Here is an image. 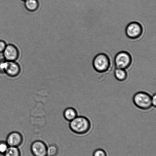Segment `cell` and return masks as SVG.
<instances>
[{
    "instance_id": "obj_1",
    "label": "cell",
    "mask_w": 156,
    "mask_h": 156,
    "mask_svg": "<svg viewBox=\"0 0 156 156\" xmlns=\"http://www.w3.org/2000/svg\"><path fill=\"white\" fill-rule=\"evenodd\" d=\"M70 129L74 133L79 135L87 134L91 128V123L87 117L84 116H77L74 120L70 122Z\"/></svg>"
},
{
    "instance_id": "obj_2",
    "label": "cell",
    "mask_w": 156,
    "mask_h": 156,
    "mask_svg": "<svg viewBox=\"0 0 156 156\" xmlns=\"http://www.w3.org/2000/svg\"><path fill=\"white\" fill-rule=\"evenodd\" d=\"M133 102L137 108L147 111L152 107V96L149 93L140 91L136 93L133 97Z\"/></svg>"
},
{
    "instance_id": "obj_3",
    "label": "cell",
    "mask_w": 156,
    "mask_h": 156,
    "mask_svg": "<svg viewBox=\"0 0 156 156\" xmlns=\"http://www.w3.org/2000/svg\"><path fill=\"white\" fill-rule=\"evenodd\" d=\"M93 66L94 69L98 72L105 73L109 69L111 61L108 55L105 53H99L93 59Z\"/></svg>"
},
{
    "instance_id": "obj_4",
    "label": "cell",
    "mask_w": 156,
    "mask_h": 156,
    "mask_svg": "<svg viewBox=\"0 0 156 156\" xmlns=\"http://www.w3.org/2000/svg\"><path fill=\"white\" fill-rule=\"evenodd\" d=\"M132 62V56L129 53L126 51H121L118 53L114 59L115 65L116 68L126 69L130 66Z\"/></svg>"
},
{
    "instance_id": "obj_5",
    "label": "cell",
    "mask_w": 156,
    "mask_h": 156,
    "mask_svg": "<svg viewBox=\"0 0 156 156\" xmlns=\"http://www.w3.org/2000/svg\"><path fill=\"white\" fill-rule=\"evenodd\" d=\"M143 28L141 24L133 21L130 23L125 29V34L128 38L131 39H136L142 36Z\"/></svg>"
},
{
    "instance_id": "obj_6",
    "label": "cell",
    "mask_w": 156,
    "mask_h": 156,
    "mask_svg": "<svg viewBox=\"0 0 156 156\" xmlns=\"http://www.w3.org/2000/svg\"><path fill=\"white\" fill-rule=\"evenodd\" d=\"M2 53L4 59L9 62L16 61L19 56L17 47L12 44H7Z\"/></svg>"
},
{
    "instance_id": "obj_7",
    "label": "cell",
    "mask_w": 156,
    "mask_h": 156,
    "mask_svg": "<svg viewBox=\"0 0 156 156\" xmlns=\"http://www.w3.org/2000/svg\"><path fill=\"white\" fill-rule=\"evenodd\" d=\"M47 147L43 141L36 140L30 146V151L33 156H47Z\"/></svg>"
},
{
    "instance_id": "obj_8",
    "label": "cell",
    "mask_w": 156,
    "mask_h": 156,
    "mask_svg": "<svg viewBox=\"0 0 156 156\" xmlns=\"http://www.w3.org/2000/svg\"><path fill=\"white\" fill-rule=\"evenodd\" d=\"M23 138L20 133L18 131H13L7 136L6 142L9 147H18L22 144Z\"/></svg>"
},
{
    "instance_id": "obj_9",
    "label": "cell",
    "mask_w": 156,
    "mask_h": 156,
    "mask_svg": "<svg viewBox=\"0 0 156 156\" xmlns=\"http://www.w3.org/2000/svg\"><path fill=\"white\" fill-rule=\"evenodd\" d=\"M21 70L20 66L16 61L9 62L5 73L9 77L14 78L19 75Z\"/></svg>"
},
{
    "instance_id": "obj_10",
    "label": "cell",
    "mask_w": 156,
    "mask_h": 156,
    "mask_svg": "<svg viewBox=\"0 0 156 156\" xmlns=\"http://www.w3.org/2000/svg\"><path fill=\"white\" fill-rule=\"evenodd\" d=\"M24 2V7L27 11L34 12L39 8V4L38 0H26Z\"/></svg>"
},
{
    "instance_id": "obj_11",
    "label": "cell",
    "mask_w": 156,
    "mask_h": 156,
    "mask_svg": "<svg viewBox=\"0 0 156 156\" xmlns=\"http://www.w3.org/2000/svg\"><path fill=\"white\" fill-rule=\"evenodd\" d=\"M63 116L65 120L70 122L77 117V112L74 108H67L64 111Z\"/></svg>"
},
{
    "instance_id": "obj_12",
    "label": "cell",
    "mask_w": 156,
    "mask_h": 156,
    "mask_svg": "<svg viewBox=\"0 0 156 156\" xmlns=\"http://www.w3.org/2000/svg\"><path fill=\"white\" fill-rule=\"evenodd\" d=\"M114 74L115 78L119 82H124L126 80L128 77L127 72L123 69L116 68Z\"/></svg>"
},
{
    "instance_id": "obj_13",
    "label": "cell",
    "mask_w": 156,
    "mask_h": 156,
    "mask_svg": "<svg viewBox=\"0 0 156 156\" xmlns=\"http://www.w3.org/2000/svg\"><path fill=\"white\" fill-rule=\"evenodd\" d=\"M4 156H21V152L18 147H9Z\"/></svg>"
},
{
    "instance_id": "obj_14",
    "label": "cell",
    "mask_w": 156,
    "mask_h": 156,
    "mask_svg": "<svg viewBox=\"0 0 156 156\" xmlns=\"http://www.w3.org/2000/svg\"><path fill=\"white\" fill-rule=\"evenodd\" d=\"M58 152V148L56 145L52 144L47 147V156H56Z\"/></svg>"
},
{
    "instance_id": "obj_15",
    "label": "cell",
    "mask_w": 156,
    "mask_h": 156,
    "mask_svg": "<svg viewBox=\"0 0 156 156\" xmlns=\"http://www.w3.org/2000/svg\"><path fill=\"white\" fill-rule=\"evenodd\" d=\"M8 63L9 61L5 60V59H0V73L1 74L5 73Z\"/></svg>"
},
{
    "instance_id": "obj_16",
    "label": "cell",
    "mask_w": 156,
    "mask_h": 156,
    "mask_svg": "<svg viewBox=\"0 0 156 156\" xmlns=\"http://www.w3.org/2000/svg\"><path fill=\"white\" fill-rule=\"evenodd\" d=\"M9 147L6 141H0V155H4Z\"/></svg>"
},
{
    "instance_id": "obj_17",
    "label": "cell",
    "mask_w": 156,
    "mask_h": 156,
    "mask_svg": "<svg viewBox=\"0 0 156 156\" xmlns=\"http://www.w3.org/2000/svg\"><path fill=\"white\" fill-rule=\"evenodd\" d=\"M93 156H107L105 151L102 149H98L94 151Z\"/></svg>"
},
{
    "instance_id": "obj_18",
    "label": "cell",
    "mask_w": 156,
    "mask_h": 156,
    "mask_svg": "<svg viewBox=\"0 0 156 156\" xmlns=\"http://www.w3.org/2000/svg\"><path fill=\"white\" fill-rule=\"evenodd\" d=\"M7 45L5 41L2 40H0V53H3Z\"/></svg>"
},
{
    "instance_id": "obj_19",
    "label": "cell",
    "mask_w": 156,
    "mask_h": 156,
    "mask_svg": "<svg viewBox=\"0 0 156 156\" xmlns=\"http://www.w3.org/2000/svg\"><path fill=\"white\" fill-rule=\"evenodd\" d=\"M152 106L155 107L156 106V94H155L152 97Z\"/></svg>"
},
{
    "instance_id": "obj_20",
    "label": "cell",
    "mask_w": 156,
    "mask_h": 156,
    "mask_svg": "<svg viewBox=\"0 0 156 156\" xmlns=\"http://www.w3.org/2000/svg\"><path fill=\"white\" fill-rule=\"evenodd\" d=\"M21 1H26V0H21Z\"/></svg>"
}]
</instances>
